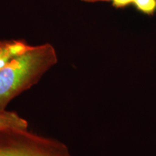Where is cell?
I'll use <instances>...</instances> for the list:
<instances>
[{"mask_svg":"<svg viewBox=\"0 0 156 156\" xmlns=\"http://www.w3.org/2000/svg\"><path fill=\"white\" fill-rule=\"evenodd\" d=\"M136 9L142 12L151 15L156 9V0H134Z\"/></svg>","mask_w":156,"mask_h":156,"instance_id":"cell-5","label":"cell"},{"mask_svg":"<svg viewBox=\"0 0 156 156\" xmlns=\"http://www.w3.org/2000/svg\"><path fill=\"white\" fill-rule=\"evenodd\" d=\"M0 156H73L67 145L28 129L0 130Z\"/></svg>","mask_w":156,"mask_h":156,"instance_id":"cell-2","label":"cell"},{"mask_svg":"<svg viewBox=\"0 0 156 156\" xmlns=\"http://www.w3.org/2000/svg\"><path fill=\"white\" fill-rule=\"evenodd\" d=\"M30 46L22 40H0V69Z\"/></svg>","mask_w":156,"mask_h":156,"instance_id":"cell-3","label":"cell"},{"mask_svg":"<svg viewBox=\"0 0 156 156\" xmlns=\"http://www.w3.org/2000/svg\"><path fill=\"white\" fill-rule=\"evenodd\" d=\"M81 1L87 2H95L101 1H112L113 5L116 7H124L130 5V4L133 3L134 0H81Z\"/></svg>","mask_w":156,"mask_h":156,"instance_id":"cell-6","label":"cell"},{"mask_svg":"<svg viewBox=\"0 0 156 156\" xmlns=\"http://www.w3.org/2000/svg\"><path fill=\"white\" fill-rule=\"evenodd\" d=\"M28 122L15 112L0 111V130L28 129Z\"/></svg>","mask_w":156,"mask_h":156,"instance_id":"cell-4","label":"cell"},{"mask_svg":"<svg viewBox=\"0 0 156 156\" xmlns=\"http://www.w3.org/2000/svg\"><path fill=\"white\" fill-rule=\"evenodd\" d=\"M58 62L55 48L46 44L30 47L0 69V111L30 89Z\"/></svg>","mask_w":156,"mask_h":156,"instance_id":"cell-1","label":"cell"}]
</instances>
